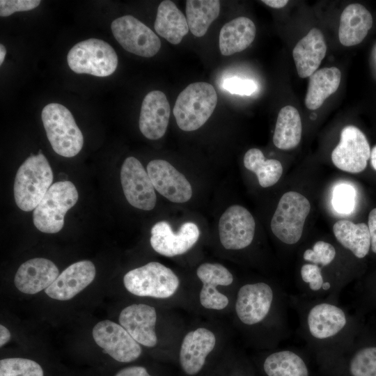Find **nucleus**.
Instances as JSON below:
<instances>
[{"mask_svg":"<svg viewBox=\"0 0 376 376\" xmlns=\"http://www.w3.org/2000/svg\"><path fill=\"white\" fill-rule=\"evenodd\" d=\"M334 235L340 245L356 258H364L370 249V236L364 223L340 220L333 226Z\"/></svg>","mask_w":376,"mask_h":376,"instance_id":"obj_29","label":"nucleus"},{"mask_svg":"<svg viewBox=\"0 0 376 376\" xmlns=\"http://www.w3.org/2000/svg\"><path fill=\"white\" fill-rule=\"evenodd\" d=\"M196 275L203 284L199 293L202 306L216 311L226 308L229 299L217 287L231 285L234 279L232 273L219 263H205L197 268Z\"/></svg>","mask_w":376,"mask_h":376,"instance_id":"obj_20","label":"nucleus"},{"mask_svg":"<svg viewBox=\"0 0 376 376\" xmlns=\"http://www.w3.org/2000/svg\"><path fill=\"white\" fill-rule=\"evenodd\" d=\"M341 73L336 67L324 68L316 70L309 77L305 105L311 110L320 108L324 100L339 87Z\"/></svg>","mask_w":376,"mask_h":376,"instance_id":"obj_30","label":"nucleus"},{"mask_svg":"<svg viewBox=\"0 0 376 376\" xmlns=\"http://www.w3.org/2000/svg\"><path fill=\"white\" fill-rule=\"evenodd\" d=\"M217 103L214 86L207 82H194L178 95L173 113L183 131H194L203 125L212 114Z\"/></svg>","mask_w":376,"mask_h":376,"instance_id":"obj_5","label":"nucleus"},{"mask_svg":"<svg viewBox=\"0 0 376 376\" xmlns=\"http://www.w3.org/2000/svg\"><path fill=\"white\" fill-rule=\"evenodd\" d=\"M243 161L245 168L256 173L262 187L275 185L282 175L281 163L274 159H265L263 152L258 148L246 151Z\"/></svg>","mask_w":376,"mask_h":376,"instance_id":"obj_33","label":"nucleus"},{"mask_svg":"<svg viewBox=\"0 0 376 376\" xmlns=\"http://www.w3.org/2000/svg\"><path fill=\"white\" fill-rule=\"evenodd\" d=\"M356 191L349 184H340L333 191L332 205L336 211L341 214H350L354 208Z\"/></svg>","mask_w":376,"mask_h":376,"instance_id":"obj_36","label":"nucleus"},{"mask_svg":"<svg viewBox=\"0 0 376 376\" xmlns=\"http://www.w3.org/2000/svg\"><path fill=\"white\" fill-rule=\"evenodd\" d=\"M154 27L158 35L173 45L179 44L189 31L184 14L169 0L159 5Z\"/></svg>","mask_w":376,"mask_h":376,"instance_id":"obj_28","label":"nucleus"},{"mask_svg":"<svg viewBox=\"0 0 376 376\" xmlns=\"http://www.w3.org/2000/svg\"><path fill=\"white\" fill-rule=\"evenodd\" d=\"M327 52V45L321 31L313 28L295 46L293 59L301 78L309 77L318 68Z\"/></svg>","mask_w":376,"mask_h":376,"instance_id":"obj_25","label":"nucleus"},{"mask_svg":"<svg viewBox=\"0 0 376 376\" xmlns=\"http://www.w3.org/2000/svg\"><path fill=\"white\" fill-rule=\"evenodd\" d=\"M120 182L128 203L143 210H152L157 196L152 181L141 163L134 157L126 158L120 169Z\"/></svg>","mask_w":376,"mask_h":376,"instance_id":"obj_16","label":"nucleus"},{"mask_svg":"<svg viewBox=\"0 0 376 376\" xmlns=\"http://www.w3.org/2000/svg\"><path fill=\"white\" fill-rule=\"evenodd\" d=\"M115 376H155L142 366H130L120 370Z\"/></svg>","mask_w":376,"mask_h":376,"instance_id":"obj_39","label":"nucleus"},{"mask_svg":"<svg viewBox=\"0 0 376 376\" xmlns=\"http://www.w3.org/2000/svg\"><path fill=\"white\" fill-rule=\"evenodd\" d=\"M253 366L247 361H242L241 363L236 364L228 376H255Z\"/></svg>","mask_w":376,"mask_h":376,"instance_id":"obj_41","label":"nucleus"},{"mask_svg":"<svg viewBox=\"0 0 376 376\" xmlns=\"http://www.w3.org/2000/svg\"><path fill=\"white\" fill-rule=\"evenodd\" d=\"M200 230L193 222H186L174 233L165 221L157 222L151 228L150 242L158 253L173 257L189 251L199 238Z\"/></svg>","mask_w":376,"mask_h":376,"instance_id":"obj_18","label":"nucleus"},{"mask_svg":"<svg viewBox=\"0 0 376 376\" xmlns=\"http://www.w3.org/2000/svg\"><path fill=\"white\" fill-rule=\"evenodd\" d=\"M58 272L52 261L42 258H33L19 266L14 283L22 292L33 295L50 286L58 276Z\"/></svg>","mask_w":376,"mask_h":376,"instance_id":"obj_24","label":"nucleus"},{"mask_svg":"<svg viewBox=\"0 0 376 376\" xmlns=\"http://www.w3.org/2000/svg\"><path fill=\"white\" fill-rule=\"evenodd\" d=\"M290 294L283 288L258 281L243 284L237 292L235 314L256 343L274 349L288 338Z\"/></svg>","mask_w":376,"mask_h":376,"instance_id":"obj_2","label":"nucleus"},{"mask_svg":"<svg viewBox=\"0 0 376 376\" xmlns=\"http://www.w3.org/2000/svg\"><path fill=\"white\" fill-rule=\"evenodd\" d=\"M262 2L274 8H281L287 5L288 0H263Z\"/></svg>","mask_w":376,"mask_h":376,"instance_id":"obj_43","label":"nucleus"},{"mask_svg":"<svg viewBox=\"0 0 376 376\" xmlns=\"http://www.w3.org/2000/svg\"><path fill=\"white\" fill-rule=\"evenodd\" d=\"M96 344L113 359L122 363L136 360L142 350L130 334L120 325L110 320L97 322L93 329Z\"/></svg>","mask_w":376,"mask_h":376,"instance_id":"obj_15","label":"nucleus"},{"mask_svg":"<svg viewBox=\"0 0 376 376\" xmlns=\"http://www.w3.org/2000/svg\"><path fill=\"white\" fill-rule=\"evenodd\" d=\"M0 376H43V370L33 360L6 358L0 361Z\"/></svg>","mask_w":376,"mask_h":376,"instance_id":"obj_34","label":"nucleus"},{"mask_svg":"<svg viewBox=\"0 0 376 376\" xmlns=\"http://www.w3.org/2000/svg\"><path fill=\"white\" fill-rule=\"evenodd\" d=\"M368 227L370 236V249L376 254V208L369 213Z\"/></svg>","mask_w":376,"mask_h":376,"instance_id":"obj_40","label":"nucleus"},{"mask_svg":"<svg viewBox=\"0 0 376 376\" xmlns=\"http://www.w3.org/2000/svg\"><path fill=\"white\" fill-rule=\"evenodd\" d=\"M127 291L140 297L166 299L177 291L180 281L172 269L158 262L129 271L123 278Z\"/></svg>","mask_w":376,"mask_h":376,"instance_id":"obj_8","label":"nucleus"},{"mask_svg":"<svg viewBox=\"0 0 376 376\" xmlns=\"http://www.w3.org/2000/svg\"><path fill=\"white\" fill-rule=\"evenodd\" d=\"M310 354L295 347L271 349L256 359L260 376H313Z\"/></svg>","mask_w":376,"mask_h":376,"instance_id":"obj_13","label":"nucleus"},{"mask_svg":"<svg viewBox=\"0 0 376 376\" xmlns=\"http://www.w3.org/2000/svg\"><path fill=\"white\" fill-rule=\"evenodd\" d=\"M78 198L72 182L64 180L54 183L33 210L35 226L45 233L59 232L64 225L66 212L76 204Z\"/></svg>","mask_w":376,"mask_h":376,"instance_id":"obj_7","label":"nucleus"},{"mask_svg":"<svg viewBox=\"0 0 376 376\" xmlns=\"http://www.w3.org/2000/svg\"><path fill=\"white\" fill-rule=\"evenodd\" d=\"M67 61L73 72L96 77L111 75L118 63L113 48L107 42L97 38L77 43L69 51Z\"/></svg>","mask_w":376,"mask_h":376,"instance_id":"obj_10","label":"nucleus"},{"mask_svg":"<svg viewBox=\"0 0 376 376\" xmlns=\"http://www.w3.org/2000/svg\"><path fill=\"white\" fill-rule=\"evenodd\" d=\"M42 121L47 139L56 153L72 157L81 150L84 137L71 112L58 103L47 104L42 110Z\"/></svg>","mask_w":376,"mask_h":376,"instance_id":"obj_6","label":"nucleus"},{"mask_svg":"<svg viewBox=\"0 0 376 376\" xmlns=\"http://www.w3.org/2000/svg\"><path fill=\"white\" fill-rule=\"evenodd\" d=\"M301 120L299 111L292 106L283 107L277 117L273 143L281 150H290L298 146L301 138Z\"/></svg>","mask_w":376,"mask_h":376,"instance_id":"obj_31","label":"nucleus"},{"mask_svg":"<svg viewBox=\"0 0 376 376\" xmlns=\"http://www.w3.org/2000/svg\"><path fill=\"white\" fill-rule=\"evenodd\" d=\"M337 249L331 243L318 240L311 247L306 248L302 253L301 259L312 263H321L329 265L338 260Z\"/></svg>","mask_w":376,"mask_h":376,"instance_id":"obj_35","label":"nucleus"},{"mask_svg":"<svg viewBox=\"0 0 376 376\" xmlns=\"http://www.w3.org/2000/svg\"><path fill=\"white\" fill-rule=\"evenodd\" d=\"M220 12L218 0H188L186 1L189 29L196 37L203 36Z\"/></svg>","mask_w":376,"mask_h":376,"instance_id":"obj_32","label":"nucleus"},{"mask_svg":"<svg viewBox=\"0 0 376 376\" xmlns=\"http://www.w3.org/2000/svg\"><path fill=\"white\" fill-rule=\"evenodd\" d=\"M147 172L154 188L171 202L182 203L192 196V189L185 176L168 162L154 159L147 165Z\"/></svg>","mask_w":376,"mask_h":376,"instance_id":"obj_19","label":"nucleus"},{"mask_svg":"<svg viewBox=\"0 0 376 376\" xmlns=\"http://www.w3.org/2000/svg\"><path fill=\"white\" fill-rule=\"evenodd\" d=\"M370 164L372 167L376 171V146H375L370 152Z\"/></svg>","mask_w":376,"mask_h":376,"instance_id":"obj_44","label":"nucleus"},{"mask_svg":"<svg viewBox=\"0 0 376 376\" xmlns=\"http://www.w3.org/2000/svg\"><path fill=\"white\" fill-rule=\"evenodd\" d=\"M53 182L52 168L40 150L28 157L18 169L14 182L15 201L19 209L34 210Z\"/></svg>","mask_w":376,"mask_h":376,"instance_id":"obj_4","label":"nucleus"},{"mask_svg":"<svg viewBox=\"0 0 376 376\" xmlns=\"http://www.w3.org/2000/svg\"><path fill=\"white\" fill-rule=\"evenodd\" d=\"M314 361L318 376H376V339L361 329L341 351Z\"/></svg>","mask_w":376,"mask_h":376,"instance_id":"obj_3","label":"nucleus"},{"mask_svg":"<svg viewBox=\"0 0 376 376\" xmlns=\"http://www.w3.org/2000/svg\"><path fill=\"white\" fill-rule=\"evenodd\" d=\"M6 54V49L4 47V45H3L2 44L0 45V65H1L3 61H4V58H5V56Z\"/></svg>","mask_w":376,"mask_h":376,"instance_id":"obj_45","label":"nucleus"},{"mask_svg":"<svg viewBox=\"0 0 376 376\" xmlns=\"http://www.w3.org/2000/svg\"><path fill=\"white\" fill-rule=\"evenodd\" d=\"M256 26L245 17H239L225 24L220 30L219 45L222 55L230 56L246 49L256 36Z\"/></svg>","mask_w":376,"mask_h":376,"instance_id":"obj_27","label":"nucleus"},{"mask_svg":"<svg viewBox=\"0 0 376 376\" xmlns=\"http://www.w3.org/2000/svg\"><path fill=\"white\" fill-rule=\"evenodd\" d=\"M370 152L364 134L357 127L347 125L341 130L340 141L331 153V160L340 170L358 173L366 169Z\"/></svg>","mask_w":376,"mask_h":376,"instance_id":"obj_14","label":"nucleus"},{"mask_svg":"<svg viewBox=\"0 0 376 376\" xmlns=\"http://www.w3.org/2000/svg\"><path fill=\"white\" fill-rule=\"evenodd\" d=\"M311 210L309 201L297 191H288L280 198L271 220V230L276 237L288 246L298 243Z\"/></svg>","mask_w":376,"mask_h":376,"instance_id":"obj_9","label":"nucleus"},{"mask_svg":"<svg viewBox=\"0 0 376 376\" xmlns=\"http://www.w3.org/2000/svg\"><path fill=\"white\" fill-rule=\"evenodd\" d=\"M171 109L165 94L159 91L149 92L144 97L139 125L141 132L148 139L162 137L167 129Z\"/></svg>","mask_w":376,"mask_h":376,"instance_id":"obj_23","label":"nucleus"},{"mask_svg":"<svg viewBox=\"0 0 376 376\" xmlns=\"http://www.w3.org/2000/svg\"><path fill=\"white\" fill-rule=\"evenodd\" d=\"M216 336L210 329L199 327L190 331L182 341L178 363L184 376H205Z\"/></svg>","mask_w":376,"mask_h":376,"instance_id":"obj_12","label":"nucleus"},{"mask_svg":"<svg viewBox=\"0 0 376 376\" xmlns=\"http://www.w3.org/2000/svg\"><path fill=\"white\" fill-rule=\"evenodd\" d=\"M118 320L138 343L148 347L156 345L157 313L154 307L143 304H132L122 310Z\"/></svg>","mask_w":376,"mask_h":376,"instance_id":"obj_21","label":"nucleus"},{"mask_svg":"<svg viewBox=\"0 0 376 376\" xmlns=\"http://www.w3.org/2000/svg\"><path fill=\"white\" fill-rule=\"evenodd\" d=\"M218 228L220 242L225 249L241 250L252 243L256 223L247 209L233 205L222 214Z\"/></svg>","mask_w":376,"mask_h":376,"instance_id":"obj_17","label":"nucleus"},{"mask_svg":"<svg viewBox=\"0 0 376 376\" xmlns=\"http://www.w3.org/2000/svg\"><path fill=\"white\" fill-rule=\"evenodd\" d=\"M111 29L116 40L130 53L149 58L159 51L161 41L159 37L146 24L130 15L114 19Z\"/></svg>","mask_w":376,"mask_h":376,"instance_id":"obj_11","label":"nucleus"},{"mask_svg":"<svg viewBox=\"0 0 376 376\" xmlns=\"http://www.w3.org/2000/svg\"><path fill=\"white\" fill-rule=\"evenodd\" d=\"M369 296L373 299V301H376V292L369 295Z\"/></svg>","mask_w":376,"mask_h":376,"instance_id":"obj_46","label":"nucleus"},{"mask_svg":"<svg viewBox=\"0 0 376 376\" xmlns=\"http://www.w3.org/2000/svg\"><path fill=\"white\" fill-rule=\"evenodd\" d=\"M222 85L229 93L240 95H250L257 89V86L253 80L240 77L228 78L224 81Z\"/></svg>","mask_w":376,"mask_h":376,"instance_id":"obj_37","label":"nucleus"},{"mask_svg":"<svg viewBox=\"0 0 376 376\" xmlns=\"http://www.w3.org/2000/svg\"><path fill=\"white\" fill-rule=\"evenodd\" d=\"M290 306L297 314L299 334L313 360L337 353L361 330L357 318L339 301L290 294Z\"/></svg>","mask_w":376,"mask_h":376,"instance_id":"obj_1","label":"nucleus"},{"mask_svg":"<svg viewBox=\"0 0 376 376\" xmlns=\"http://www.w3.org/2000/svg\"><path fill=\"white\" fill-rule=\"evenodd\" d=\"M373 26L370 13L360 3H351L345 8L340 17L338 38L346 47L361 42Z\"/></svg>","mask_w":376,"mask_h":376,"instance_id":"obj_26","label":"nucleus"},{"mask_svg":"<svg viewBox=\"0 0 376 376\" xmlns=\"http://www.w3.org/2000/svg\"><path fill=\"white\" fill-rule=\"evenodd\" d=\"M39 0H1L0 15L7 17L15 12L28 11L38 7Z\"/></svg>","mask_w":376,"mask_h":376,"instance_id":"obj_38","label":"nucleus"},{"mask_svg":"<svg viewBox=\"0 0 376 376\" xmlns=\"http://www.w3.org/2000/svg\"><path fill=\"white\" fill-rule=\"evenodd\" d=\"M10 338V333L8 329L3 325H0V346L2 347Z\"/></svg>","mask_w":376,"mask_h":376,"instance_id":"obj_42","label":"nucleus"},{"mask_svg":"<svg viewBox=\"0 0 376 376\" xmlns=\"http://www.w3.org/2000/svg\"><path fill=\"white\" fill-rule=\"evenodd\" d=\"M95 274V267L91 261L75 263L63 270L45 292L54 299L69 300L86 288Z\"/></svg>","mask_w":376,"mask_h":376,"instance_id":"obj_22","label":"nucleus"}]
</instances>
